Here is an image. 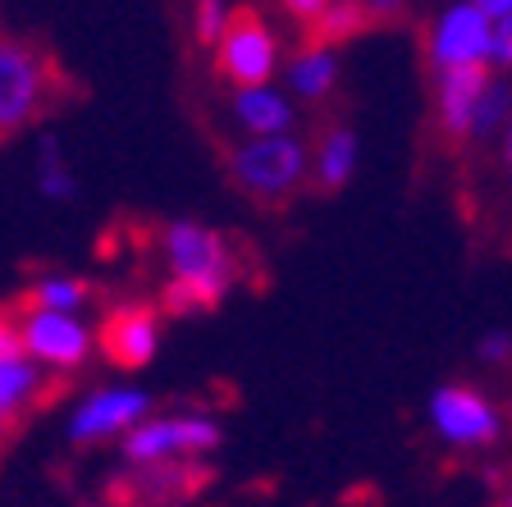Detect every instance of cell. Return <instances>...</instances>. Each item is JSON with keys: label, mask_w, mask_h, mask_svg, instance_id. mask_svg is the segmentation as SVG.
Returning a JSON list of instances; mask_svg holds the SVG:
<instances>
[{"label": "cell", "mask_w": 512, "mask_h": 507, "mask_svg": "<svg viewBox=\"0 0 512 507\" xmlns=\"http://www.w3.org/2000/svg\"><path fill=\"white\" fill-rule=\"evenodd\" d=\"M170 284H165V311L170 316H202L229 297L238 279V256L229 238L197 220H174L160 238Z\"/></svg>", "instance_id": "obj_1"}, {"label": "cell", "mask_w": 512, "mask_h": 507, "mask_svg": "<svg viewBox=\"0 0 512 507\" xmlns=\"http://www.w3.org/2000/svg\"><path fill=\"white\" fill-rule=\"evenodd\" d=\"M229 174L252 201H279L298 197V188L311 174V151L293 133H270V138H247L229 151Z\"/></svg>", "instance_id": "obj_2"}, {"label": "cell", "mask_w": 512, "mask_h": 507, "mask_svg": "<svg viewBox=\"0 0 512 507\" xmlns=\"http://www.w3.org/2000/svg\"><path fill=\"white\" fill-rule=\"evenodd\" d=\"M55 92V64L37 46L0 37V142L23 133Z\"/></svg>", "instance_id": "obj_3"}, {"label": "cell", "mask_w": 512, "mask_h": 507, "mask_svg": "<svg viewBox=\"0 0 512 507\" xmlns=\"http://www.w3.org/2000/svg\"><path fill=\"white\" fill-rule=\"evenodd\" d=\"M128 466H156V462H179V457H202L220 448V421L202 412H179V416H147L138 430H128L119 439Z\"/></svg>", "instance_id": "obj_4"}, {"label": "cell", "mask_w": 512, "mask_h": 507, "mask_svg": "<svg viewBox=\"0 0 512 507\" xmlns=\"http://www.w3.org/2000/svg\"><path fill=\"white\" fill-rule=\"evenodd\" d=\"M426 416H430V430L439 434V444L467 448V453L471 448L499 444V434H503L499 407L480 389H471V384H439L430 393Z\"/></svg>", "instance_id": "obj_5"}, {"label": "cell", "mask_w": 512, "mask_h": 507, "mask_svg": "<svg viewBox=\"0 0 512 507\" xmlns=\"http://www.w3.org/2000/svg\"><path fill=\"white\" fill-rule=\"evenodd\" d=\"M19 338H23V352L42 370L51 375H69V370L87 366L96 348V334L83 316L74 311H19Z\"/></svg>", "instance_id": "obj_6"}, {"label": "cell", "mask_w": 512, "mask_h": 507, "mask_svg": "<svg viewBox=\"0 0 512 507\" xmlns=\"http://www.w3.org/2000/svg\"><path fill=\"white\" fill-rule=\"evenodd\" d=\"M151 416V398L142 389H96L69 412V444H106V439H124L128 430H138Z\"/></svg>", "instance_id": "obj_7"}, {"label": "cell", "mask_w": 512, "mask_h": 507, "mask_svg": "<svg viewBox=\"0 0 512 507\" xmlns=\"http://www.w3.org/2000/svg\"><path fill=\"white\" fill-rule=\"evenodd\" d=\"M430 64L439 74L444 69H462V64H490L494 60V19L480 5H453L435 19L430 28Z\"/></svg>", "instance_id": "obj_8"}, {"label": "cell", "mask_w": 512, "mask_h": 507, "mask_svg": "<svg viewBox=\"0 0 512 507\" xmlns=\"http://www.w3.org/2000/svg\"><path fill=\"white\" fill-rule=\"evenodd\" d=\"M275 69H279V37L270 32V23L252 10L234 14V23H229L220 42V74L234 87H256L270 83Z\"/></svg>", "instance_id": "obj_9"}, {"label": "cell", "mask_w": 512, "mask_h": 507, "mask_svg": "<svg viewBox=\"0 0 512 507\" xmlns=\"http://www.w3.org/2000/svg\"><path fill=\"white\" fill-rule=\"evenodd\" d=\"M101 352L124 370L151 366L160 352V316L147 307H119L101 325Z\"/></svg>", "instance_id": "obj_10"}, {"label": "cell", "mask_w": 512, "mask_h": 507, "mask_svg": "<svg viewBox=\"0 0 512 507\" xmlns=\"http://www.w3.org/2000/svg\"><path fill=\"white\" fill-rule=\"evenodd\" d=\"M490 87V69L485 64H462V69H444L439 78V128L448 138H471L476 124V106Z\"/></svg>", "instance_id": "obj_11"}, {"label": "cell", "mask_w": 512, "mask_h": 507, "mask_svg": "<svg viewBox=\"0 0 512 507\" xmlns=\"http://www.w3.org/2000/svg\"><path fill=\"white\" fill-rule=\"evenodd\" d=\"M42 389H46V370L28 352L0 361V434H10L37 407Z\"/></svg>", "instance_id": "obj_12"}, {"label": "cell", "mask_w": 512, "mask_h": 507, "mask_svg": "<svg viewBox=\"0 0 512 507\" xmlns=\"http://www.w3.org/2000/svg\"><path fill=\"white\" fill-rule=\"evenodd\" d=\"M293 115L288 96L275 92L270 83L238 87L234 92V119L247 128V138H270V133H293Z\"/></svg>", "instance_id": "obj_13"}, {"label": "cell", "mask_w": 512, "mask_h": 507, "mask_svg": "<svg viewBox=\"0 0 512 507\" xmlns=\"http://www.w3.org/2000/svg\"><path fill=\"white\" fill-rule=\"evenodd\" d=\"M352 169H357V138H352V128L320 133L316 151H311V179H316V188L339 192L352 179Z\"/></svg>", "instance_id": "obj_14"}, {"label": "cell", "mask_w": 512, "mask_h": 507, "mask_svg": "<svg viewBox=\"0 0 512 507\" xmlns=\"http://www.w3.org/2000/svg\"><path fill=\"white\" fill-rule=\"evenodd\" d=\"M202 466L197 457H179V462H156V466H133V480H138V494L147 503H170V498H183L188 489L202 485Z\"/></svg>", "instance_id": "obj_15"}, {"label": "cell", "mask_w": 512, "mask_h": 507, "mask_svg": "<svg viewBox=\"0 0 512 507\" xmlns=\"http://www.w3.org/2000/svg\"><path fill=\"white\" fill-rule=\"evenodd\" d=\"M334 78H339V60L325 42L307 46L288 60V87L302 96V101H325L334 92Z\"/></svg>", "instance_id": "obj_16"}, {"label": "cell", "mask_w": 512, "mask_h": 507, "mask_svg": "<svg viewBox=\"0 0 512 507\" xmlns=\"http://www.w3.org/2000/svg\"><path fill=\"white\" fill-rule=\"evenodd\" d=\"M87 302H92V284L78 275H46L23 293V307L32 311H74V316H83Z\"/></svg>", "instance_id": "obj_17"}, {"label": "cell", "mask_w": 512, "mask_h": 507, "mask_svg": "<svg viewBox=\"0 0 512 507\" xmlns=\"http://www.w3.org/2000/svg\"><path fill=\"white\" fill-rule=\"evenodd\" d=\"M371 23V10H366V0H334L330 10L320 14L311 28H316V42L334 46V42H348L357 32Z\"/></svg>", "instance_id": "obj_18"}, {"label": "cell", "mask_w": 512, "mask_h": 507, "mask_svg": "<svg viewBox=\"0 0 512 507\" xmlns=\"http://www.w3.org/2000/svg\"><path fill=\"white\" fill-rule=\"evenodd\" d=\"M37 188H42L46 201H69L78 192L74 169H69V160L60 156V147H55L51 138H46L42 151H37Z\"/></svg>", "instance_id": "obj_19"}, {"label": "cell", "mask_w": 512, "mask_h": 507, "mask_svg": "<svg viewBox=\"0 0 512 507\" xmlns=\"http://www.w3.org/2000/svg\"><path fill=\"white\" fill-rule=\"evenodd\" d=\"M229 23H234V14H229V5H224V0H197V14H192L197 42L220 46L224 32H229Z\"/></svg>", "instance_id": "obj_20"}, {"label": "cell", "mask_w": 512, "mask_h": 507, "mask_svg": "<svg viewBox=\"0 0 512 507\" xmlns=\"http://www.w3.org/2000/svg\"><path fill=\"white\" fill-rule=\"evenodd\" d=\"M503 119H508V92H503L499 83H490L485 96H480V106H476V124H471V133L485 138V133H494Z\"/></svg>", "instance_id": "obj_21"}, {"label": "cell", "mask_w": 512, "mask_h": 507, "mask_svg": "<svg viewBox=\"0 0 512 507\" xmlns=\"http://www.w3.org/2000/svg\"><path fill=\"white\" fill-rule=\"evenodd\" d=\"M476 357H480V366H503V361L512 357V334H508V329H494V334H485L476 343Z\"/></svg>", "instance_id": "obj_22"}, {"label": "cell", "mask_w": 512, "mask_h": 507, "mask_svg": "<svg viewBox=\"0 0 512 507\" xmlns=\"http://www.w3.org/2000/svg\"><path fill=\"white\" fill-rule=\"evenodd\" d=\"M19 352H23L19 316H5V311H0V361H5V357H19Z\"/></svg>", "instance_id": "obj_23"}, {"label": "cell", "mask_w": 512, "mask_h": 507, "mask_svg": "<svg viewBox=\"0 0 512 507\" xmlns=\"http://www.w3.org/2000/svg\"><path fill=\"white\" fill-rule=\"evenodd\" d=\"M334 0H284V10L293 14V19H302V23H316L320 14L330 10Z\"/></svg>", "instance_id": "obj_24"}, {"label": "cell", "mask_w": 512, "mask_h": 507, "mask_svg": "<svg viewBox=\"0 0 512 507\" xmlns=\"http://www.w3.org/2000/svg\"><path fill=\"white\" fill-rule=\"evenodd\" d=\"M494 60H499V64H512V14L494 23Z\"/></svg>", "instance_id": "obj_25"}, {"label": "cell", "mask_w": 512, "mask_h": 507, "mask_svg": "<svg viewBox=\"0 0 512 507\" xmlns=\"http://www.w3.org/2000/svg\"><path fill=\"white\" fill-rule=\"evenodd\" d=\"M407 0H366V10H371V19H394L398 10H403Z\"/></svg>", "instance_id": "obj_26"}, {"label": "cell", "mask_w": 512, "mask_h": 507, "mask_svg": "<svg viewBox=\"0 0 512 507\" xmlns=\"http://www.w3.org/2000/svg\"><path fill=\"white\" fill-rule=\"evenodd\" d=\"M471 5H480V10L490 14L494 23H499V19H508V14H512V0H471Z\"/></svg>", "instance_id": "obj_27"}, {"label": "cell", "mask_w": 512, "mask_h": 507, "mask_svg": "<svg viewBox=\"0 0 512 507\" xmlns=\"http://www.w3.org/2000/svg\"><path fill=\"white\" fill-rule=\"evenodd\" d=\"M508 165H512V128H508Z\"/></svg>", "instance_id": "obj_28"}, {"label": "cell", "mask_w": 512, "mask_h": 507, "mask_svg": "<svg viewBox=\"0 0 512 507\" xmlns=\"http://www.w3.org/2000/svg\"><path fill=\"white\" fill-rule=\"evenodd\" d=\"M503 507H512V489H508V498H503Z\"/></svg>", "instance_id": "obj_29"}]
</instances>
